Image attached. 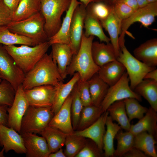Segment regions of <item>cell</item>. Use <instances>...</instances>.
Instances as JSON below:
<instances>
[{"label":"cell","mask_w":157,"mask_h":157,"mask_svg":"<svg viewBox=\"0 0 157 157\" xmlns=\"http://www.w3.org/2000/svg\"><path fill=\"white\" fill-rule=\"evenodd\" d=\"M79 95L83 106L92 105L88 81L79 80L77 82Z\"/></svg>","instance_id":"cell-44"},{"label":"cell","mask_w":157,"mask_h":157,"mask_svg":"<svg viewBox=\"0 0 157 157\" xmlns=\"http://www.w3.org/2000/svg\"><path fill=\"white\" fill-rule=\"evenodd\" d=\"M87 142L85 146L76 156L75 157H100L102 153L96 144L91 140Z\"/></svg>","instance_id":"cell-42"},{"label":"cell","mask_w":157,"mask_h":157,"mask_svg":"<svg viewBox=\"0 0 157 157\" xmlns=\"http://www.w3.org/2000/svg\"><path fill=\"white\" fill-rule=\"evenodd\" d=\"M100 106L93 105L83 106L76 130H81L95 122L104 113Z\"/></svg>","instance_id":"cell-35"},{"label":"cell","mask_w":157,"mask_h":157,"mask_svg":"<svg viewBox=\"0 0 157 157\" xmlns=\"http://www.w3.org/2000/svg\"><path fill=\"white\" fill-rule=\"evenodd\" d=\"M94 36H82L81 46L77 53L73 56L71 62L67 68V75L71 76L76 72L80 76V80H89L98 72L100 67L94 62L91 54V46Z\"/></svg>","instance_id":"cell-2"},{"label":"cell","mask_w":157,"mask_h":157,"mask_svg":"<svg viewBox=\"0 0 157 157\" xmlns=\"http://www.w3.org/2000/svg\"><path fill=\"white\" fill-rule=\"evenodd\" d=\"M51 108L29 106L22 120L20 134H40L54 115Z\"/></svg>","instance_id":"cell-6"},{"label":"cell","mask_w":157,"mask_h":157,"mask_svg":"<svg viewBox=\"0 0 157 157\" xmlns=\"http://www.w3.org/2000/svg\"><path fill=\"white\" fill-rule=\"evenodd\" d=\"M134 91L147 100L150 107L157 112V81L143 79L135 87Z\"/></svg>","instance_id":"cell-26"},{"label":"cell","mask_w":157,"mask_h":157,"mask_svg":"<svg viewBox=\"0 0 157 157\" xmlns=\"http://www.w3.org/2000/svg\"><path fill=\"white\" fill-rule=\"evenodd\" d=\"M138 3L139 8L143 7L148 3L146 0H136Z\"/></svg>","instance_id":"cell-53"},{"label":"cell","mask_w":157,"mask_h":157,"mask_svg":"<svg viewBox=\"0 0 157 157\" xmlns=\"http://www.w3.org/2000/svg\"><path fill=\"white\" fill-rule=\"evenodd\" d=\"M21 0H2L5 4L13 13L16 9Z\"/></svg>","instance_id":"cell-48"},{"label":"cell","mask_w":157,"mask_h":157,"mask_svg":"<svg viewBox=\"0 0 157 157\" xmlns=\"http://www.w3.org/2000/svg\"><path fill=\"white\" fill-rule=\"evenodd\" d=\"M119 0H103V1L106 3L112 6L116 2Z\"/></svg>","instance_id":"cell-54"},{"label":"cell","mask_w":157,"mask_h":157,"mask_svg":"<svg viewBox=\"0 0 157 157\" xmlns=\"http://www.w3.org/2000/svg\"><path fill=\"white\" fill-rule=\"evenodd\" d=\"M63 81L51 53H46L25 74L22 85L25 90L44 85L56 87Z\"/></svg>","instance_id":"cell-1"},{"label":"cell","mask_w":157,"mask_h":157,"mask_svg":"<svg viewBox=\"0 0 157 157\" xmlns=\"http://www.w3.org/2000/svg\"><path fill=\"white\" fill-rule=\"evenodd\" d=\"M40 0V12L45 20L44 29L49 39L60 29L61 16L68 9L71 0Z\"/></svg>","instance_id":"cell-4"},{"label":"cell","mask_w":157,"mask_h":157,"mask_svg":"<svg viewBox=\"0 0 157 157\" xmlns=\"http://www.w3.org/2000/svg\"><path fill=\"white\" fill-rule=\"evenodd\" d=\"M119 47L120 51L117 60L125 67L129 78L130 86L133 90L146 74L156 67L148 66L137 59L129 51L124 44Z\"/></svg>","instance_id":"cell-7"},{"label":"cell","mask_w":157,"mask_h":157,"mask_svg":"<svg viewBox=\"0 0 157 157\" xmlns=\"http://www.w3.org/2000/svg\"><path fill=\"white\" fill-rule=\"evenodd\" d=\"M157 112L151 107L143 117L135 124L131 125L129 131L135 135L147 132L156 137L157 132Z\"/></svg>","instance_id":"cell-23"},{"label":"cell","mask_w":157,"mask_h":157,"mask_svg":"<svg viewBox=\"0 0 157 157\" xmlns=\"http://www.w3.org/2000/svg\"><path fill=\"white\" fill-rule=\"evenodd\" d=\"M51 53L56 63L60 75L64 80L67 76V68L70 64L73 53L69 44L55 43L51 44Z\"/></svg>","instance_id":"cell-18"},{"label":"cell","mask_w":157,"mask_h":157,"mask_svg":"<svg viewBox=\"0 0 157 157\" xmlns=\"http://www.w3.org/2000/svg\"><path fill=\"white\" fill-rule=\"evenodd\" d=\"M21 135L26 149V157H48L50 153L47 142L43 137L31 133Z\"/></svg>","instance_id":"cell-17"},{"label":"cell","mask_w":157,"mask_h":157,"mask_svg":"<svg viewBox=\"0 0 157 157\" xmlns=\"http://www.w3.org/2000/svg\"><path fill=\"white\" fill-rule=\"evenodd\" d=\"M134 56L147 65L156 67L157 65V39L148 40L135 48Z\"/></svg>","instance_id":"cell-20"},{"label":"cell","mask_w":157,"mask_h":157,"mask_svg":"<svg viewBox=\"0 0 157 157\" xmlns=\"http://www.w3.org/2000/svg\"><path fill=\"white\" fill-rule=\"evenodd\" d=\"M77 72L75 73L71 79L66 83H60L56 87V92L51 109L55 115L59 110L73 89L76 84L80 79Z\"/></svg>","instance_id":"cell-25"},{"label":"cell","mask_w":157,"mask_h":157,"mask_svg":"<svg viewBox=\"0 0 157 157\" xmlns=\"http://www.w3.org/2000/svg\"><path fill=\"white\" fill-rule=\"evenodd\" d=\"M122 21L116 16L113 10L108 17L100 23L102 27L108 33L111 43L115 51L116 58L120 51L119 38L121 34Z\"/></svg>","instance_id":"cell-24"},{"label":"cell","mask_w":157,"mask_h":157,"mask_svg":"<svg viewBox=\"0 0 157 157\" xmlns=\"http://www.w3.org/2000/svg\"><path fill=\"white\" fill-rule=\"evenodd\" d=\"M40 0H21L13 13L12 20L17 22L27 18L40 12Z\"/></svg>","instance_id":"cell-31"},{"label":"cell","mask_w":157,"mask_h":157,"mask_svg":"<svg viewBox=\"0 0 157 157\" xmlns=\"http://www.w3.org/2000/svg\"><path fill=\"white\" fill-rule=\"evenodd\" d=\"M112 7L115 14L122 21L129 17L135 11L125 4L119 1L115 3Z\"/></svg>","instance_id":"cell-43"},{"label":"cell","mask_w":157,"mask_h":157,"mask_svg":"<svg viewBox=\"0 0 157 157\" xmlns=\"http://www.w3.org/2000/svg\"><path fill=\"white\" fill-rule=\"evenodd\" d=\"M102 28L98 19L86 13L84 22L85 31L83 32L85 37L96 36L99 39L101 42L110 43V39L105 35Z\"/></svg>","instance_id":"cell-34"},{"label":"cell","mask_w":157,"mask_h":157,"mask_svg":"<svg viewBox=\"0 0 157 157\" xmlns=\"http://www.w3.org/2000/svg\"><path fill=\"white\" fill-rule=\"evenodd\" d=\"M62 148L59 149L56 152L50 153L48 157H66Z\"/></svg>","instance_id":"cell-51"},{"label":"cell","mask_w":157,"mask_h":157,"mask_svg":"<svg viewBox=\"0 0 157 157\" xmlns=\"http://www.w3.org/2000/svg\"><path fill=\"white\" fill-rule=\"evenodd\" d=\"M86 14V6L81 3L76 8L73 15L69 29V37L70 45L74 55L77 53L81 46Z\"/></svg>","instance_id":"cell-13"},{"label":"cell","mask_w":157,"mask_h":157,"mask_svg":"<svg viewBox=\"0 0 157 157\" xmlns=\"http://www.w3.org/2000/svg\"><path fill=\"white\" fill-rule=\"evenodd\" d=\"M135 135L129 131L118 132L115 138L117 140V149L114 157H122L123 155L133 147Z\"/></svg>","instance_id":"cell-37"},{"label":"cell","mask_w":157,"mask_h":157,"mask_svg":"<svg viewBox=\"0 0 157 157\" xmlns=\"http://www.w3.org/2000/svg\"><path fill=\"white\" fill-rule=\"evenodd\" d=\"M56 90L55 86L44 85L25 90L24 93L29 106L51 108Z\"/></svg>","instance_id":"cell-12"},{"label":"cell","mask_w":157,"mask_h":157,"mask_svg":"<svg viewBox=\"0 0 157 157\" xmlns=\"http://www.w3.org/2000/svg\"><path fill=\"white\" fill-rule=\"evenodd\" d=\"M126 113L129 121L142 118L148 108L140 104L139 101L134 98H127L124 100Z\"/></svg>","instance_id":"cell-39"},{"label":"cell","mask_w":157,"mask_h":157,"mask_svg":"<svg viewBox=\"0 0 157 157\" xmlns=\"http://www.w3.org/2000/svg\"><path fill=\"white\" fill-rule=\"evenodd\" d=\"M126 71L123 65L116 60L100 67L97 73L100 77L111 86L120 79Z\"/></svg>","instance_id":"cell-22"},{"label":"cell","mask_w":157,"mask_h":157,"mask_svg":"<svg viewBox=\"0 0 157 157\" xmlns=\"http://www.w3.org/2000/svg\"><path fill=\"white\" fill-rule=\"evenodd\" d=\"M29 106L22 84L16 91L12 104L8 108L7 126L13 128L20 134L22 118Z\"/></svg>","instance_id":"cell-11"},{"label":"cell","mask_w":157,"mask_h":157,"mask_svg":"<svg viewBox=\"0 0 157 157\" xmlns=\"http://www.w3.org/2000/svg\"><path fill=\"white\" fill-rule=\"evenodd\" d=\"M71 112L72 124L74 131L76 130L83 107L80 99L77 82L71 92Z\"/></svg>","instance_id":"cell-40"},{"label":"cell","mask_w":157,"mask_h":157,"mask_svg":"<svg viewBox=\"0 0 157 157\" xmlns=\"http://www.w3.org/2000/svg\"><path fill=\"white\" fill-rule=\"evenodd\" d=\"M2 0H0V1H2Z\"/></svg>","instance_id":"cell-58"},{"label":"cell","mask_w":157,"mask_h":157,"mask_svg":"<svg viewBox=\"0 0 157 157\" xmlns=\"http://www.w3.org/2000/svg\"><path fill=\"white\" fill-rule=\"evenodd\" d=\"M0 146L7 153L13 150L17 154H25L26 149L21 135L13 129L0 124Z\"/></svg>","instance_id":"cell-14"},{"label":"cell","mask_w":157,"mask_h":157,"mask_svg":"<svg viewBox=\"0 0 157 157\" xmlns=\"http://www.w3.org/2000/svg\"><path fill=\"white\" fill-rule=\"evenodd\" d=\"M45 140L50 153L55 152L65 145L67 134L49 126L39 134Z\"/></svg>","instance_id":"cell-28"},{"label":"cell","mask_w":157,"mask_h":157,"mask_svg":"<svg viewBox=\"0 0 157 157\" xmlns=\"http://www.w3.org/2000/svg\"><path fill=\"white\" fill-rule=\"evenodd\" d=\"M81 3L86 7L89 4L93 2L103 1V0H79Z\"/></svg>","instance_id":"cell-52"},{"label":"cell","mask_w":157,"mask_h":157,"mask_svg":"<svg viewBox=\"0 0 157 157\" xmlns=\"http://www.w3.org/2000/svg\"><path fill=\"white\" fill-rule=\"evenodd\" d=\"M108 115V113L106 111L91 125L82 130L74 131L73 133L85 138H88L93 141L102 153L103 138L105 132L106 122Z\"/></svg>","instance_id":"cell-16"},{"label":"cell","mask_w":157,"mask_h":157,"mask_svg":"<svg viewBox=\"0 0 157 157\" xmlns=\"http://www.w3.org/2000/svg\"><path fill=\"white\" fill-rule=\"evenodd\" d=\"M42 42L10 31L6 26H0V44L4 45L19 44L35 46Z\"/></svg>","instance_id":"cell-30"},{"label":"cell","mask_w":157,"mask_h":157,"mask_svg":"<svg viewBox=\"0 0 157 157\" xmlns=\"http://www.w3.org/2000/svg\"><path fill=\"white\" fill-rule=\"evenodd\" d=\"M44 19L40 11L26 19L12 21L6 26L13 33L43 42L49 38L44 29Z\"/></svg>","instance_id":"cell-5"},{"label":"cell","mask_w":157,"mask_h":157,"mask_svg":"<svg viewBox=\"0 0 157 157\" xmlns=\"http://www.w3.org/2000/svg\"><path fill=\"white\" fill-rule=\"evenodd\" d=\"M129 79L125 72L120 79L113 85L110 86L100 107L104 112L114 102L127 98H134L139 101L142 97L132 90L129 85Z\"/></svg>","instance_id":"cell-8"},{"label":"cell","mask_w":157,"mask_h":157,"mask_svg":"<svg viewBox=\"0 0 157 157\" xmlns=\"http://www.w3.org/2000/svg\"><path fill=\"white\" fill-rule=\"evenodd\" d=\"M148 79L157 81V69L156 68L147 73L145 76L144 79Z\"/></svg>","instance_id":"cell-50"},{"label":"cell","mask_w":157,"mask_h":157,"mask_svg":"<svg viewBox=\"0 0 157 157\" xmlns=\"http://www.w3.org/2000/svg\"><path fill=\"white\" fill-rule=\"evenodd\" d=\"M148 3H153L157 2V0H146Z\"/></svg>","instance_id":"cell-56"},{"label":"cell","mask_w":157,"mask_h":157,"mask_svg":"<svg viewBox=\"0 0 157 157\" xmlns=\"http://www.w3.org/2000/svg\"><path fill=\"white\" fill-rule=\"evenodd\" d=\"M16 91L6 80H2L0 83V105L10 106L13 102Z\"/></svg>","instance_id":"cell-41"},{"label":"cell","mask_w":157,"mask_h":157,"mask_svg":"<svg viewBox=\"0 0 157 157\" xmlns=\"http://www.w3.org/2000/svg\"><path fill=\"white\" fill-rule=\"evenodd\" d=\"M122 157H147L143 152L139 149L133 147L125 153Z\"/></svg>","instance_id":"cell-46"},{"label":"cell","mask_w":157,"mask_h":157,"mask_svg":"<svg viewBox=\"0 0 157 157\" xmlns=\"http://www.w3.org/2000/svg\"><path fill=\"white\" fill-rule=\"evenodd\" d=\"M157 16V2L148 3L135 10L129 17L122 21L119 44L125 43V34L131 25L135 22H139L144 27L148 28L154 22Z\"/></svg>","instance_id":"cell-10"},{"label":"cell","mask_w":157,"mask_h":157,"mask_svg":"<svg viewBox=\"0 0 157 157\" xmlns=\"http://www.w3.org/2000/svg\"><path fill=\"white\" fill-rule=\"evenodd\" d=\"M106 130L103 138L104 155L106 157H113L115 151L114 139L121 128L118 124L113 122L109 115L106 119Z\"/></svg>","instance_id":"cell-29"},{"label":"cell","mask_w":157,"mask_h":157,"mask_svg":"<svg viewBox=\"0 0 157 157\" xmlns=\"http://www.w3.org/2000/svg\"><path fill=\"white\" fill-rule=\"evenodd\" d=\"M5 49L26 74L46 53L50 46L48 41L31 46L3 45Z\"/></svg>","instance_id":"cell-3"},{"label":"cell","mask_w":157,"mask_h":157,"mask_svg":"<svg viewBox=\"0 0 157 157\" xmlns=\"http://www.w3.org/2000/svg\"><path fill=\"white\" fill-rule=\"evenodd\" d=\"M13 13L5 4L0 1V26H6L12 20Z\"/></svg>","instance_id":"cell-45"},{"label":"cell","mask_w":157,"mask_h":157,"mask_svg":"<svg viewBox=\"0 0 157 157\" xmlns=\"http://www.w3.org/2000/svg\"><path fill=\"white\" fill-rule=\"evenodd\" d=\"M6 105H0V124L7 126L8 115Z\"/></svg>","instance_id":"cell-47"},{"label":"cell","mask_w":157,"mask_h":157,"mask_svg":"<svg viewBox=\"0 0 157 157\" xmlns=\"http://www.w3.org/2000/svg\"><path fill=\"white\" fill-rule=\"evenodd\" d=\"M4 149L3 148L0 151V157H4Z\"/></svg>","instance_id":"cell-55"},{"label":"cell","mask_w":157,"mask_h":157,"mask_svg":"<svg viewBox=\"0 0 157 157\" xmlns=\"http://www.w3.org/2000/svg\"><path fill=\"white\" fill-rule=\"evenodd\" d=\"M81 3L78 0H71L60 29L54 35L49 39L48 41L50 46L55 43L70 44L69 29L72 17L76 8Z\"/></svg>","instance_id":"cell-19"},{"label":"cell","mask_w":157,"mask_h":157,"mask_svg":"<svg viewBox=\"0 0 157 157\" xmlns=\"http://www.w3.org/2000/svg\"><path fill=\"white\" fill-rule=\"evenodd\" d=\"M2 79L0 78V83L1 82Z\"/></svg>","instance_id":"cell-57"},{"label":"cell","mask_w":157,"mask_h":157,"mask_svg":"<svg viewBox=\"0 0 157 157\" xmlns=\"http://www.w3.org/2000/svg\"><path fill=\"white\" fill-rule=\"evenodd\" d=\"M118 1L124 3L134 10L139 8L138 3L136 0H119Z\"/></svg>","instance_id":"cell-49"},{"label":"cell","mask_w":157,"mask_h":157,"mask_svg":"<svg viewBox=\"0 0 157 157\" xmlns=\"http://www.w3.org/2000/svg\"><path fill=\"white\" fill-rule=\"evenodd\" d=\"M88 81L92 104L100 106L110 86L100 77L98 73Z\"/></svg>","instance_id":"cell-27"},{"label":"cell","mask_w":157,"mask_h":157,"mask_svg":"<svg viewBox=\"0 0 157 157\" xmlns=\"http://www.w3.org/2000/svg\"><path fill=\"white\" fill-rule=\"evenodd\" d=\"M72 99L71 93L58 111L54 115L48 125L67 134L72 133L74 131L72 121Z\"/></svg>","instance_id":"cell-15"},{"label":"cell","mask_w":157,"mask_h":157,"mask_svg":"<svg viewBox=\"0 0 157 157\" xmlns=\"http://www.w3.org/2000/svg\"><path fill=\"white\" fill-rule=\"evenodd\" d=\"M91 51L94 62L100 67L117 60L114 47L111 43L93 41Z\"/></svg>","instance_id":"cell-21"},{"label":"cell","mask_w":157,"mask_h":157,"mask_svg":"<svg viewBox=\"0 0 157 157\" xmlns=\"http://www.w3.org/2000/svg\"><path fill=\"white\" fill-rule=\"evenodd\" d=\"M107 111L113 121H116L121 129L129 131L131 125L128 117L123 100L115 101L112 104Z\"/></svg>","instance_id":"cell-32"},{"label":"cell","mask_w":157,"mask_h":157,"mask_svg":"<svg viewBox=\"0 0 157 157\" xmlns=\"http://www.w3.org/2000/svg\"><path fill=\"white\" fill-rule=\"evenodd\" d=\"M85 138L73 133L67 134L64 152L66 157H75L85 146L87 142Z\"/></svg>","instance_id":"cell-36"},{"label":"cell","mask_w":157,"mask_h":157,"mask_svg":"<svg viewBox=\"0 0 157 157\" xmlns=\"http://www.w3.org/2000/svg\"><path fill=\"white\" fill-rule=\"evenodd\" d=\"M86 9L87 13L100 22L108 17L113 10V7L104 1H100L89 4L86 7Z\"/></svg>","instance_id":"cell-38"},{"label":"cell","mask_w":157,"mask_h":157,"mask_svg":"<svg viewBox=\"0 0 157 157\" xmlns=\"http://www.w3.org/2000/svg\"><path fill=\"white\" fill-rule=\"evenodd\" d=\"M25 74L0 44V78L9 82L15 91L22 85Z\"/></svg>","instance_id":"cell-9"},{"label":"cell","mask_w":157,"mask_h":157,"mask_svg":"<svg viewBox=\"0 0 157 157\" xmlns=\"http://www.w3.org/2000/svg\"><path fill=\"white\" fill-rule=\"evenodd\" d=\"M155 137L147 132H143L135 135L133 147L143 152L148 157H157Z\"/></svg>","instance_id":"cell-33"}]
</instances>
